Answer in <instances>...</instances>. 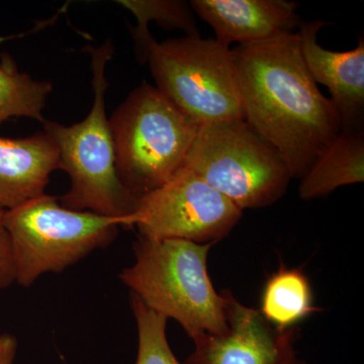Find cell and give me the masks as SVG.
I'll return each mask as SVG.
<instances>
[{
  "mask_svg": "<svg viewBox=\"0 0 364 364\" xmlns=\"http://www.w3.org/2000/svg\"><path fill=\"white\" fill-rule=\"evenodd\" d=\"M243 210L183 168L162 186L139 198L128 229L151 240L181 239L198 244L223 240L240 221Z\"/></svg>",
  "mask_w": 364,
  "mask_h": 364,
  "instance_id": "8",
  "label": "cell"
},
{
  "mask_svg": "<svg viewBox=\"0 0 364 364\" xmlns=\"http://www.w3.org/2000/svg\"><path fill=\"white\" fill-rule=\"evenodd\" d=\"M146 62L155 87L200 126L244 119L231 47L200 36L154 40Z\"/></svg>",
  "mask_w": 364,
  "mask_h": 364,
  "instance_id": "7",
  "label": "cell"
},
{
  "mask_svg": "<svg viewBox=\"0 0 364 364\" xmlns=\"http://www.w3.org/2000/svg\"><path fill=\"white\" fill-rule=\"evenodd\" d=\"M189 4L227 47L296 33L304 21L296 13L298 4L287 0H191Z\"/></svg>",
  "mask_w": 364,
  "mask_h": 364,
  "instance_id": "11",
  "label": "cell"
},
{
  "mask_svg": "<svg viewBox=\"0 0 364 364\" xmlns=\"http://www.w3.org/2000/svg\"><path fill=\"white\" fill-rule=\"evenodd\" d=\"M119 181L136 200L183 168L200 124L143 82L109 119Z\"/></svg>",
  "mask_w": 364,
  "mask_h": 364,
  "instance_id": "4",
  "label": "cell"
},
{
  "mask_svg": "<svg viewBox=\"0 0 364 364\" xmlns=\"http://www.w3.org/2000/svg\"><path fill=\"white\" fill-rule=\"evenodd\" d=\"M16 284L30 287L47 273H61L116 240L123 220L79 212L44 195L4 213Z\"/></svg>",
  "mask_w": 364,
  "mask_h": 364,
  "instance_id": "5",
  "label": "cell"
},
{
  "mask_svg": "<svg viewBox=\"0 0 364 364\" xmlns=\"http://www.w3.org/2000/svg\"><path fill=\"white\" fill-rule=\"evenodd\" d=\"M183 167L242 210L277 203L293 178L279 151L245 119L202 124Z\"/></svg>",
  "mask_w": 364,
  "mask_h": 364,
  "instance_id": "6",
  "label": "cell"
},
{
  "mask_svg": "<svg viewBox=\"0 0 364 364\" xmlns=\"http://www.w3.org/2000/svg\"><path fill=\"white\" fill-rule=\"evenodd\" d=\"M214 244L138 236L135 262L119 277L144 305L181 325L191 339L228 331L225 298L213 286L208 258Z\"/></svg>",
  "mask_w": 364,
  "mask_h": 364,
  "instance_id": "2",
  "label": "cell"
},
{
  "mask_svg": "<svg viewBox=\"0 0 364 364\" xmlns=\"http://www.w3.org/2000/svg\"><path fill=\"white\" fill-rule=\"evenodd\" d=\"M131 308L138 331L136 364H182L177 360L167 339V318L147 308L131 294Z\"/></svg>",
  "mask_w": 364,
  "mask_h": 364,
  "instance_id": "17",
  "label": "cell"
},
{
  "mask_svg": "<svg viewBox=\"0 0 364 364\" xmlns=\"http://www.w3.org/2000/svg\"><path fill=\"white\" fill-rule=\"evenodd\" d=\"M231 51L244 119L279 151L293 178H301L341 123L306 69L299 33Z\"/></svg>",
  "mask_w": 364,
  "mask_h": 364,
  "instance_id": "1",
  "label": "cell"
},
{
  "mask_svg": "<svg viewBox=\"0 0 364 364\" xmlns=\"http://www.w3.org/2000/svg\"><path fill=\"white\" fill-rule=\"evenodd\" d=\"M324 21H303L299 28L301 51L306 69L316 83L331 93L341 131L364 130V39L349 51H331L318 43Z\"/></svg>",
  "mask_w": 364,
  "mask_h": 364,
  "instance_id": "10",
  "label": "cell"
},
{
  "mask_svg": "<svg viewBox=\"0 0 364 364\" xmlns=\"http://www.w3.org/2000/svg\"><path fill=\"white\" fill-rule=\"evenodd\" d=\"M85 50L90 55L95 95L90 114L71 126L44 123V131L58 148L60 169L70 177V188L59 200L70 210L123 220L124 228H128L138 200L117 176L111 126L105 112V92L109 86L105 70L114 57V46L107 40L100 47L88 46Z\"/></svg>",
  "mask_w": 364,
  "mask_h": 364,
  "instance_id": "3",
  "label": "cell"
},
{
  "mask_svg": "<svg viewBox=\"0 0 364 364\" xmlns=\"http://www.w3.org/2000/svg\"><path fill=\"white\" fill-rule=\"evenodd\" d=\"M11 37H0V43ZM53 85L48 81L36 80L18 70L9 54L0 62V126L13 117H28L44 124L43 111Z\"/></svg>",
  "mask_w": 364,
  "mask_h": 364,
  "instance_id": "15",
  "label": "cell"
},
{
  "mask_svg": "<svg viewBox=\"0 0 364 364\" xmlns=\"http://www.w3.org/2000/svg\"><path fill=\"white\" fill-rule=\"evenodd\" d=\"M4 213L0 210V291L16 284L11 240L4 226Z\"/></svg>",
  "mask_w": 364,
  "mask_h": 364,
  "instance_id": "18",
  "label": "cell"
},
{
  "mask_svg": "<svg viewBox=\"0 0 364 364\" xmlns=\"http://www.w3.org/2000/svg\"><path fill=\"white\" fill-rule=\"evenodd\" d=\"M18 351V340L13 334H0V364H14Z\"/></svg>",
  "mask_w": 364,
  "mask_h": 364,
  "instance_id": "19",
  "label": "cell"
},
{
  "mask_svg": "<svg viewBox=\"0 0 364 364\" xmlns=\"http://www.w3.org/2000/svg\"><path fill=\"white\" fill-rule=\"evenodd\" d=\"M259 313L277 329H291L320 309L315 306L310 280L298 268L280 265L268 277L260 298Z\"/></svg>",
  "mask_w": 364,
  "mask_h": 364,
  "instance_id": "14",
  "label": "cell"
},
{
  "mask_svg": "<svg viewBox=\"0 0 364 364\" xmlns=\"http://www.w3.org/2000/svg\"><path fill=\"white\" fill-rule=\"evenodd\" d=\"M121 4L135 16L136 26L132 31L135 41L136 56L146 63L148 51L154 38L148 25L155 21L162 28L181 30L186 36H200L196 28L195 13L189 2L181 0H119Z\"/></svg>",
  "mask_w": 364,
  "mask_h": 364,
  "instance_id": "16",
  "label": "cell"
},
{
  "mask_svg": "<svg viewBox=\"0 0 364 364\" xmlns=\"http://www.w3.org/2000/svg\"><path fill=\"white\" fill-rule=\"evenodd\" d=\"M301 179L299 198L305 200L363 182L364 130L340 132Z\"/></svg>",
  "mask_w": 364,
  "mask_h": 364,
  "instance_id": "13",
  "label": "cell"
},
{
  "mask_svg": "<svg viewBox=\"0 0 364 364\" xmlns=\"http://www.w3.org/2000/svg\"><path fill=\"white\" fill-rule=\"evenodd\" d=\"M59 151L46 132L26 138L0 136V210H9L44 195Z\"/></svg>",
  "mask_w": 364,
  "mask_h": 364,
  "instance_id": "12",
  "label": "cell"
},
{
  "mask_svg": "<svg viewBox=\"0 0 364 364\" xmlns=\"http://www.w3.org/2000/svg\"><path fill=\"white\" fill-rule=\"evenodd\" d=\"M222 294L228 331L196 337L195 349L182 364H306L296 349L298 327L277 329L229 289Z\"/></svg>",
  "mask_w": 364,
  "mask_h": 364,
  "instance_id": "9",
  "label": "cell"
}]
</instances>
